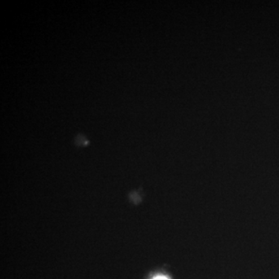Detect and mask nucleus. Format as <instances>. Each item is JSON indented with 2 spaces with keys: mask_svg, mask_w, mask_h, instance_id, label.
I'll return each instance as SVG.
<instances>
[{
  "mask_svg": "<svg viewBox=\"0 0 279 279\" xmlns=\"http://www.w3.org/2000/svg\"><path fill=\"white\" fill-rule=\"evenodd\" d=\"M167 279V278L166 277V276H156V277H154V279Z\"/></svg>",
  "mask_w": 279,
  "mask_h": 279,
  "instance_id": "obj_1",
  "label": "nucleus"
}]
</instances>
